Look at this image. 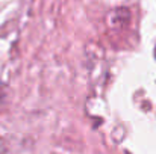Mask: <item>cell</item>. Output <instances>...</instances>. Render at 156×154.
Returning <instances> with one entry per match:
<instances>
[{
    "label": "cell",
    "mask_w": 156,
    "mask_h": 154,
    "mask_svg": "<svg viewBox=\"0 0 156 154\" xmlns=\"http://www.w3.org/2000/svg\"><path fill=\"white\" fill-rule=\"evenodd\" d=\"M0 95H2V82H0Z\"/></svg>",
    "instance_id": "obj_1"
}]
</instances>
